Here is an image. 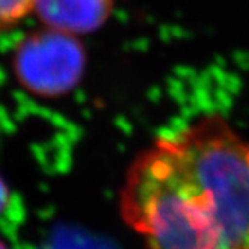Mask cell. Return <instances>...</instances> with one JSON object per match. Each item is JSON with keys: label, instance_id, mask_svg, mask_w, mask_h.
Returning <instances> with one entry per match:
<instances>
[{"label": "cell", "instance_id": "cell-1", "mask_svg": "<svg viewBox=\"0 0 249 249\" xmlns=\"http://www.w3.org/2000/svg\"><path fill=\"white\" fill-rule=\"evenodd\" d=\"M119 210L144 249H249V140L219 113L155 138L124 173Z\"/></svg>", "mask_w": 249, "mask_h": 249}, {"label": "cell", "instance_id": "cell-2", "mask_svg": "<svg viewBox=\"0 0 249 249\" xmlns=\"http://www.w3.org/2000/svg\"><path fill=\"white\" fill-rule=\"evenodd\" d=\"M83 66V48L74 35L51 29L24 39L14 59L20 83L27 90L44 96H57L72 89Z\"/></svg>", "mask_w": 249, "mask_h": 249}, {"label": "cell", "instance_id": "cell-4", "mask_svg": "<svg viewBox=\"0 0 249 249\" xmlns=\"http://www.w3.org/2000/svg\"><path fill=\"white\" fill-rule=\"evenodd\" d=\"M38 0H0V33L24 21L35 12Z\"/></svg>", "mask_w": 249, "mask_h": 249}, {"label": "cell", "instance_id": "cell-3", "mask_svg": "<svg viewBox=\"0 0 249 249\" xmlns=\"http://www.w3.org/2000/svg\"><path fill=\"white\" fill-rule=\"evenodd\" d=\"M116 0H38L35 12L45 29L81 35L99 29L114 9Z\"/></svg>", "mask_w": 249, "mask_h": 249}, {"label": "cell", "instance_id": "cell-5", "mask_svg": "<svg viewBox=\"0 0 249 249\" xmlns=\"http://www.w3.org/2000/svg\"><path fill=\"white\" fill-rule=\"evenodd\" d=\"M0 249H5V248H3V246H2V245H0Z\"/></svg>", "mask_w": 249, "mask_h": 249}]
</instances>
